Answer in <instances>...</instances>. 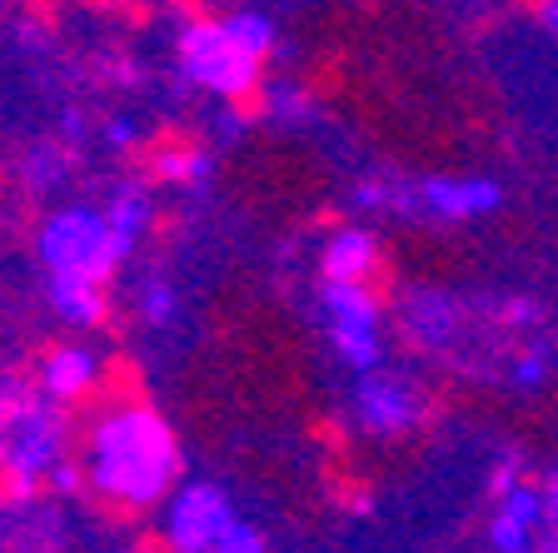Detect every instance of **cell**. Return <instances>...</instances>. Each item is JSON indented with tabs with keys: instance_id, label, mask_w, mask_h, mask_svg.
Here are the masks:
<instances>
[{
	"instance_id": "obj_1",
	"label": "cell",
	"mask_w": 558,
	"mask_h": 553,
	"mask_svg": "<svg viewBox=\"0 0 558 553\" xmlns=\"http://www.w3.org/2000/svg\"><path fill=\"white\" fill-rule=\"evenodd\" d=\"M180 479V444L155 409H116L90 438V484L125 508H150Z\"/></svg>"
},
{
	"instance_id": "obj_2",
	"label": "cell",
	"mask_w": 558,
	"mask_h": 553,
	"mask_svg": "<svg viewBox=\"0 0 558 553\" xmlns=\"http://www.w3.org/2000/svg\"><path fill=\"white\" fill-rule=\"evenodd\" d=\"M35 244H40V260H46L50 275H65V279L105 285L110 269L120 265V244L105 209H85V205L56 209V215H46Z\"/></svg>"
},
{
	"instance_id": "obj_3",
	"label": "cell",
	"mask_w": 558,
	"mask_h": 553,
	"mask_svg": "<svg viewBox=\"0 0 558 553\" xmlns=\"http://www.w3.org/2000/svg\"><path fill=\"white\" fill-rule=\"evenodd\" d=\"M60 464V424L46 404H11L0 424V498L21 504L31 498L35 479H46Z\"/></svg>"
},
{
	"instance_id": "obj_4",
	"label": "cell",
	"mask_w": 558,
	"mask_h": 553,
	"mask_svg": "<svg viewBox=\"0 0 558 553\" xmlns=\"http://www.w3.org/2000/svg\"><path fill=\"white\" fill-rule=\"evenodd\" d=\"M180 70H185V81L234 100V95L255 91L259 56H250V50L225 31V21H195L180 35Z\"/></svg>"
},
{
	"instance_id": "obj_5",
	"label": "cell",
	"mask_w": 558,
	"mask_h": 553,
	"mask_svg": "<svg viewBox=\"0 0 558 553\" xmlns=\"http://www.w3.org/2000/svg\"><path fill=\"white\" fill-rule=\"evenodd\" d=\"M319 310L329 324V345L344 359L354 374H369L384 359V339H379V300H374L364 285H349V279H329L325 294H319Z\"/></svg>"
},
{
	"instance_id": "obj_6",
	"label": "cell",
	"mask_w": 558,
	"mask_h": 553,
	"mask_svg": "<svg viewBox=\"0 0 558 553\" xmlns=\"http://www.w3.org/2000/svg\"><path fill=\"white\" fill-rule=\"evenodd\" d=\"M234 524V504L225 498V489L215 484H185L170 504V519H165V533H170L174 553H215L220 533Z\"/></svg>"
},
{
	"instance_id": "obj_7",
	"label": "cell",
	"mask_w": 558,
	"mask_h": 553,
	"mask_svg": "<svg viewBox=\"0 0 558 553\" xmlns=\"http://www.w3.org/2000/svg\"><path fill=\"white\" fill-rule=\"evenodd\" d=\"M354 419H360V429H369V434H404L418 419V394L409 389V384L379 374V369H369V374H360V384H354Z\"/></svg>"
},
{
	"instance_id": "obj_8",
	"label": "cell",
	"mask_w": 558,
	"mask_h": 553,
	"mask_svg": "<svg viewBox=\"0 0 558 553\" xmlns=\"http://www.w3.org/2000/svg\"><path fill=\"white\" fill-rule=\"evenodd\" d=\"M418 200H424V209H434V215H444V219H474V215L499 205V184H488V180H424L418 184Z\"/></svg>"
},
{
	"instance_id": "obj_9",
	"label": "cell",
	"mask_w": 558,
	"mask_h": 553,
	"mask_svg": "<svg viewBox=\"0 0 558 553\" xmlns=\"http://www.w3.org/2000/svg\"><path fill=\"white\" fill-rule=\"evenodd\" d=\"M95 354L81 345H65V349H50V359L40 364V384H46L50 399H81L85 389L95 384Z\"/></svg>"
},
{
	"instance_id": "obj_10",
	"label": "cell",
	"mask_w": 558,
	"mask_h": 553,
	"mask_svg": "<svg viewBox=\"0 0 558 553\" xmlns=\"http://www.w3.org/2000/svg\"><path fill=\"white\" fill-rule=\"evenodd\" d=\"M374 235L369 230H339L325 244V279H349V285H364V275L374 269Z\"/></svg>"
},
{
	"instance_id": "obj_11",
	"label": "cell",
	"mask_w": 558,
	"mask_h": 553,
	"mask_svg": "<svg viewBox=\"0 0 558 553\" xmlns=\"http://www.w3.org/2000/svg\"><path fill=\"white\" fill-rule=\"evenodd\" d=\"M50 310H56L65 324H81V329H90V324L105 320V294H100V285H95V279L50 275Z\"/></svg>"
},
{
	"instance_id": "obj_12",
	"label": "cell",
	"mask_w": 558,
	"mask_h": 553,
	"mask_svg": "<svg viewBox=\"0 0 558 553\" xmlns=\"http://www.w3.org/2000/svg\"><path fill=\"white\" fill-rule=\"evenodd\" d=\"M110 230H116V244H120V260H125L130 250L140 244V235L150 230V215H155V205H150V195L140 190V184H125V190H116V200H110Z\"/></svg>"
},
{
	"instance_id": "obj_13",
	"label": "cell",
	"mask_w": 558,
	"mask_h": 553,
	"mask_svg": "<svg viewBox=\"0 0 558 553\" xmlns=\"http://www.w3.org/2000/svg\"><path fill=\"white\" fill-rule=\"evenodd\" d=\"M225 31L240 40L250 56H275V21L269 15H259V11H234V15H225Z\"/></svg>"
},
{
	"instance_id": "obj_14",
	"label": "cell",
	"mask_w": 558,
	"mask_h": 553,
	"mask_svg": "<svg viewBox=\"0 0 558 553\" xmlns=\"http://www.w3.org/2000/svg\"><path fill=\"white\" fill-rule=\"evenodd\" d=\"M265 110L275 120H284V125H304V120H314V95H304L300 85H275V91L265 95Z\"/></svg>"
},
{
	"instance_id": "obj_15",
	"label": "cell",
	"mask_w": 558,
	"mask_h": 553,
	"mask_svg": "<svg viewBox=\"0 0 558 553\" xmlns=\"http://www.w3.org/2000/svg\"><path fill=\"white\" fill-rule=\"evenodd\" d=\"M209 155L205 151H174L160 160V175L165 180H180V184H205L209 180Z\"/></svg>"
},
{
	"instance_id": "obj_16",
	"label": "cell",
	"mask_w": 558,
	"mask_h": 553,
	"mask_svg": "<svg viewBox=\"0 0 558 553\" xmlns=\"http://www.w3.org/2000/svg\"><path fill=\"white\" fill-rule=\"evenodd\" d=\"M140 304H145V320L150 324H170L174 314H180V294H174V285H165V279H155Z\"/></svg>"
},
{
	"instance_id": "obj_17",
	"label": "cell",
	"mask_w": 558,
	"mask_h": 553,
	"mask_svg": "<svg viewBox=\"0 0 558 553\" xmlns=\"http://www.w3.org/2000/svg\"><path fill=\"white\" fill-rule=\"evenodd\" d=\"M215 553H265V533H259L255 524L234 519L230 529L220 533V543H215Z\"/></svg>"
},
{
	"instance_id": "obj_18",
	"label": "cell",
	"mask_w": 558,
	"mask_h": 553,
	"mask_svg": "<svg viewBox=\"0 0 558 553\" xmlns=\"http://www.w3.org/2000/svg\"><path fill=\"white\" fill-rule=\"evenodd\" d=\"M354 205H360V209L395 205V184H379V180H364V184H354Z\"/></svg>"
},
{
	"instance_id": "obj_19",
	"label": "cell",
	"mask_w": 558,
	"mask_h": 553,
	"mask_svg": "<svg viewBox=\"0 0 558 553\" xmlns=\"http://www.w3.org/2000/svg\"><path fill=\"white\" fill-rule=\"evenodd\" d=\"M56 165H60V155L56 151H40V155H31V184H50L56 180Z\"/></svg>"
},
{
	"instance_id": "obj_20",
	"label": "cell",
	"mask_w": 558,
	"mask_h": 553,
	"mask_svg": "<svg viewBox=\"0 0 558 553\" xmlns=\"http://www.w3.org/2000/svg\"><path fill=\"white\" fill-rule=\"evenodd\" d=\"M50 484H56L60 494H75V489H81V469H75V464H65V459H60L56 469H50Z\"/></svg>"
},
{
	"instance_id": "obj_21",
	"label": "cell",
	"mask_w": 558,
	"mask_h": 553,
	"mask_svg": "<svg viewBox=\"0 0 558 553\" xmlns=\"http://www.w3.org/2000/svg\"><path fill=\"white\" fill-rule=\"evenodd\" d=\"M105 140H110V145H120V151H125V145H135V140H140V125H135V120H116V125L105 130Z\"/></svg>"
},
{
	"instance_id": "obj_22",
	"label": "cell",
	"mask_w": 558,
	"mask_h": 553,
	"mask_svg": "<svg viewBox=\"0 0 558 553\" xmlns=\"http://www.w3.org/2000/svg\"><path fill=\"white\" fill-rule=\"evenodd\" d=\"M0 504H5V498H0Z\"/></svg>"
}]
</instances>
